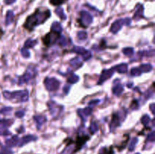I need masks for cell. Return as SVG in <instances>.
Listing matches in <instances>:
<instances>
[{"instance_id": "8992f818", "label": "cell", "mask_w": 155, "mask_h": 154, "mask_svg": "<svg viewBox=\"0 0 155 154\" xmlns=\"http://www.w3.org/2000/svg\"><path fill=\"white\" fill-rule=\"evenodd\" d=\"M48 109L50 110V113L53 116L54 118H57L59 116L60 114L62 113L64 110V107L59 105V104H56L54 101H50L48 103Z\"/></svg>"}, {"instance_id": "7402d4cb", "label": "cell", "mask_w": 155, "mask_h": 154, "mask_svg": "<svg viewBox=\"0 0 155 154\" xmlns=\"http://www.w3.org/2000/svg\"><path fill=\"white\" fill-rule=\"evenodd\" d=\"M52 32H55V33H61V31H62V26H61V24L60 23H58V22L55 21L53 23H52Z\"/></svg>"}, {"instance_id": "7a4b0ae2", "label": "cell", "mask_w": 155, "mask_h": 154, "mask_svg": "<svg viewBox=\"0 0 155 154\" xmlns=\"http://www.w3.org/2000/svg\"><path fill=\"white\" fill-rule=\"evenodd\" d=\"M3 96L6 99L16 100L17 102H26L29 99V92L27 90L16 91H3Z\"/></svg>"}, {"instance_id": "d6986e66", "label": "cell", "mask_w": 155, "mask_h": 154, "mask_svg": "<svg viewBox=\"0 0 155 154\" xmlns=\"http://www.w3.org/2000/svg\"><path fill=\"white\" fill-rule=\"evenodd\" d=\"M113 94L116 96H120L122 92H123V86L120 83H117V85H115L112 89Z\"/></svg>"}, {"instance_id": "d6a6232c", "label": "cell", "mask_w": 155, "mask_h": 154, "mask_svg": "<svg viewBox=\"0 0 155 154\" xmlns=\"http://www.w3.org/2000/svg\"><path fill=\"white\" fill-rule=\"evenodd\" d=\"M77 38L80 40H85L87 38V33L86 31H79L77 33Z\"/></svg>"}, {"instance_id": "2e32d148", "label": "cell", "mask_w": 155, "mask_h": 154, "mask_svg": "<svg viewBox=\"0 0 155 154\" xmlns=\"http://www.w3.org/2000/svg\"><path fill=\"white\" fill-rule=\"evenodd\" d=\"M88 139H89V138L88 136H81V137H78V138L77 139V142H76V148H75L74 152L79 150L80 149H81L83 145H84L85 143L88 141Z\"/></svg>"}, {"instance_id": "ac0fdd59", "label": "cell", "mask_w": 155, "mask_h": 154, "mask_svg": "<svg viewBox=\"0 0 155 154\" xmlns=\"http://www.w3.org/2000/svg\"><path fill=\"white\" fill-rule=\"evenodd\" d=\"M71 67H73L74 69H77L80 68L82 66V60L80 58H74L70 61Z\"/></svg>"}, {"instance_id": "5bb4252c", "label": "cell", "mask_w": 155, "mask_h": 154, "mask_svg": "<svg viewBox=\"0 0 155 154\" xmlns=\"http://www.w3.org/2000/svg\"><path fill=\"white\" fill-rule=\"evenodd\" d=\"M144 17V7L142 5L138 4L136 6V12H135L134 16H133V19L136 21H138L141 18Z\"/></svg>"}, {"instance_id": "c3c4849f", "label": "cell", "mask_w": 155, "mask_h": 154, "mask_svg": "<svg viewBox=\"0 0 155 154\" xmlns=\"http://www.w3.org/2000/svg\"><path fill=\"white\" fill-rule=\"evenodd\" d=\"M150 109H151L152 114H153V115H154L155 114V104H151V105H150Z\"/></svg>"}, {"instance_id": "cb8c5ba5", "label": "cell", "mask_w": 155, "mask_h": 154, "mask_svg": "<svg viewBox=\"0 0 155 154\" xmlns=\"http://www.w3.org/2000/svg\"><path fill=\"white\" fill-rule=\"evenodd\" d=\"M139 69H141V71L144 72V73H148V72L151 71L153 69L152 65L150 64H141L139 67Z\"/></svg>"}, {"instance_id": "f1b7e54d", "label": "cell", "mask_w": 155, "mask_h": 154, "mask_svg": "<svg viewBox=\"0 0 155 154\" xmlns=\"http://www.w3.org/2000/svg\"><path fill=\"white\" fill-rule=\"evenodd\" d=\"M138 143V138H133L131 140V142L129 145V151H133L136 148V146Z\"/></svg>"}, {"instance_id": "4fadbf2b", "label": "cell", "mask_w": 155, "mask_h": 154, "mask_svg": "<svg viewBox=\"0 0 155 154\" xmlns=\"http://www.w3.org/2000/svg\"><path fill=\"white\" fill-rule=\"evenodd\" d=\"M37 140V137L33 135H26L24 137H23L21 139V141H19V144H18V146H23L25 144H27L28 143L31 142V141H34Z\"/></svg>"}, {"instance_id": "681fc988", "label": "cell", "mask_w": 155, "mask_h": 154, "mask_svg": "<svg viewBox=\"0 0 155 154\" xmlns=\"http://www.w3.org/2000/svg\"><path fill=\"white\" fill-rule=\"evenodd\" d=\"M15 1L16 0H5V2L7 5H12L14 2H15Z\"/></svg>"}, {"instance_id": "ffe728a7", "label": "cell", "mask_w": 155, "mask_h": 154, "mask_svg": "<svg viewBox=\"0 0 155 154\" xmlns=\"http://www.w3.org/2000/svg\"><path fill=\"white\" fill-rule=\"evenodd\" d=\"M114 69L120 73H127L128 70V65L127 64H120L119 65L115 66Z\"/></svg>"}, {"instance_id": "ba28073f", "label": "cell", "mask_w": 155, "mask_h": 154, "mask_svg": "<svg viewBox=\"0 0 155 154\" xmlns=\"http://www.w3.org/2000/svg\"><path fill=\"white\" fill-rule=\"evenodd\" d=\"M73 52H74L75 53H77V54L82 55V58H83V60H88L92 58L91 52H89L88 50H86V48H84L83 47L75 46L74 48H73Z\"/></svg>"}, {"instance_id": "4316f807", "label": "cell", "mask_w": 155, "mask_h": 154, "mask_svg": "<svg viewBox=\"0 0 155 154\" xmlns=\"http://www.w3.org/2000/svg\"><path fill=\"white\" fill-rule=\"evenodd\" d=\"M37 44V40H34V39H32V38H29V39H27V40L25 42L24 48H33V47H34Z\"/></svg>"}, {"instance_id": "ee69618b", "label": "cell", "mask_w": 155, "mask_h": 154, "mask_svg": "<svg viewBox=\"0 0 155 154\" xmlns=\"http://www.w3.org/2000/svg\"><path fill=\"white\" fill-rule=\"evenodd\" d=\"M24 110H18L15 113V116L17 118H22L24 116Z\"/></svg>"}, {"instance_id": "83f0119b", "label": "cell", "mask_w": 155, "mask_h": 154, "mask_svg": "<svg viewBox=\"0 0 155 154\" xmlns=\"http://www.w3.org/2000/svg\"><path fill=\"white\" fill-rule=\"evenodd\" d=\"M142 72L141 71V69H139V67H134L131 69L130 71V75L132 76H140L142 75Z\"/></svg>"}, {"instance_id": "d590c367", "label": "cell", "mask_w": 155, "mask_h": 154, "mask_svg": "<svg viewBox=\"0 0 155 154\" xmlns=\"http://www.w3.org/2000/svg\"><path fill=\"white\" fill-rule=\"evenodd\" d=\"M14 152L10 148H8V147H2L0 150V154H13Z\"/></svg>"}, {"instance_id": "e575fe53", "label": "cell", "mask_w": 155, "mask_h": 154, "mask_svg": "<svg viewBox=\"0 0 155 154\" xmlns=\"http://www.w3.org/2000/svg\"><path fill=\"white\" fill-rule=\"evenodd\" d=\"M141 121H142V123L146 126L147 124L149 123L150 121H151V118H150L149 116L146 114V115H144L143 116H142Z\"/></svg>"}, {"instance_id": "4dcf8cb0", "label": "cell", "mask_w": 155, "mask_h": 154, "mask_svg": "<svg viewBox=\"0 0 155 154\" xmlns=\"http://www.w3.org/2000/svg\"><path fill=\"white\" fill-rule=\"evenodd\" d=\"M98 125H97V123L95 122H92L89 126V131H91V133H92V134H95V133H96L98 131Z\"/></svg>"}, {"instance_id": "44dd1931", "label": "cell", "mask_w": 155, "mask_h": 154, "mask_svg": "<svg viewBox=\"0 0 155 154\" xmlns=\"http://www.w3.org/2000/svg\"><path fill=\"white\" fill-rule=\"evenodd\" d=\"M14 12L12 11H8L7 14H6V25L8 26L9 24L12 23L14 20Z\"/></svg>"}, {"instance_id": "f35d334b", "label": "cell", "mask_w": 155, "mask_h": 154, "mask_svg": "<svg viewBox=\"0 0 155 154\" xmlns=\"http://www.w3.org/2000/svg\"><path fill=\"white\" fill-rule=\"evenodd\" d=\"M11 135V132L6 128H0V135L2 136H7Z\"/></svg>"}, {"instance_id": "e0dca14e", "label": "cell", "mask_w": 155, "mask_h": 154, "mask_svg": "<svg viewBox=\"0 0 155 154\" xmlns=\"http://www.w3.org/2000/svg\"><path fill=\"white\" fill-rule=\"evenodd\" d=\"M33 120L37 124V129H39L40 126L46 122V118L42 115H37L33 116Z\"/></svg>"}, {"instance_id": "7dc6e473", "label": "cell", "mask_w": 155, "mask_h": 154, "mask_svg": "<svg viewBox=\"0 0 155 154\" xmlns=\"http://www.w3.org/2000/svg\"><path fill=\"white\" fill-rule=\"evenodd\" d=\"M125 21V25L126 26H129L131 24V22H132V20L129 17H127V18H125L124 19Z\"/></svg>"}, {"instance_id": "3957f363", "label": "cell", "mask_w": 155, "mask_h": 154, "mask_svg": "<svg viewBox=\"0 0 155 154\" xmlns=\"http://www.w3.org/2000/svg\"><path fill=\"white\" fill-rule=\"evenodd\" d=\"M37 69L36 67L33 65L29 66L28 68H27V71L25 72L24 74L22 76H21L19 78V80H18V85H23L24 83H28L29 82L32 80L33 78H35V76H37Z\"/></svg>"}, {"instance_id": "9a60e30c", "label": "cell", "mask_w": 155, "mask_h": 154, "mask_svg": "<svg viewBox=\"0 0 155 154\" xmlns=\"http://www.w3.org/2000/svg\"><path fill=\"white\" fill-rule=\"evenodd\" d=\"M19 138L17 135H14L12 136V138L9 139H7L6 141V144L7 145V146L8 147H14V146H16L17 145H18L19 144Z\"/></svg>"}, {"instance_id": "b9f144b4", "label": "cell", "mask_w": 155, "mask_h": 154, "mask_svg": "<svg viewBox=\"0 0 155 154\" xmlns=\"http://www.w3.org/2000/svg\"><path fill=\"white\" fill-rule=\"evenodd\" d=\"M99 102H100V100H98V99L91 100V101L89 103V107H93V106H95V105H97L98 104H99Z\"/></svg>"}, {"instance_id": "ab89813d", "label": "cell", "mask_w": 155, "mask_h": 154, "mask_svg": "<svg viewBox=\"0 0 155 154\" xmlns=\"http://www.w3.org/2000/svg\"><path fill=\"white\" fill-rule=\"evenodd\" d=\"M155 140V132L154 131H151V133H149V135H147V141H149V142H154Z\"/></svg>"}, {"instance_id": "8d00e7d4", "label": "cell", "mask_w": 155, "mask_h": 154, "mask_svg": "<svg viewBox=\"0 0 155 154\" xmlns=\"http://www.w3.org/2000/svg\"><path fill=\"white\" fill-rule=\"evenodd\" d=\"M21 54L23 56L24 58H30V52L28 51V49L26 48H23L21 49Z\"/></svg>"}, {"instance_id": "60d3db41", "label": "cell", "mask_w": 155, "mask_h": 154, "mask_svg": "<svg viewBox=\"0 0 155 154\" xmlns=\"http://www.w3.org/2000/svg\"><path fill=\"white\" fill-rule=\"evenodd\" d=\"M65 0H50V2L54 6H58V5H61L62 3L64 2Z\"/></svg>"}, {"instance_id": "f546056e", "label": "cell", "mask_w": 155, "mask_h": 154, "mask_svg": "<svg viewBox=\"0 0 155 154\" xmlns=\"http://www.w3.org/2000/svg\"><path fill=\"white\" fill-rule=\"evenodd\" d=\"M122 53L125 54V55L128 56V57H130V56L133 55L134 54V49L131 47H128V48H125L122 49Z\"/></svg>"}, {"instance_id": "74e56055", "label": "cell", "mask_w": 155, "mask_h": 154, "mask_svg": "<svg viewBox=\"0 0 155 154\" xmlns=\"http://www.w3.org/2000/svg\"><path fill=\"white\" fill-rule=\"evenodd\" d=\"M59 45L61 46H66L68 44V41L66 39L64 36H61L59 38Z\"/></svg>"}, {"instance_id": "30bf717a", "label": "cell", "mask_w": 155, "mask_h": 154, "mask_svg": "<svg viewBox=\"0 0 155 154\" xmlns=\"http://www.w3.org/2000/svg\"><path fill=\"white\" fill-rule=\"evenodd\" d=\"M120 116L119 113H114L112 117V120H111V123H110V130L111 131H114L118 126L120 125L121 121Z\"/></svg>"}, {"instance_id": "277c9868", "label": "cell", "mask_w": 155, "mask_h": 154, "mask_svg": "<svg viewBox=\"0 0 155 154\" xmlns=\"http://www.w3.org/2000/svg\"><path fill=\"white\" fill-rule=\"evenodd\" d=\"M60 38V33H55V32H51L48 33V34H46L44 36V38H42L43 43L46 45V46H51L52 45L55 44L57 41L59 40Z\"/></svg>"}, {"instance_id": "8fae6325", "label": "cell", "mask_w": 155, "mask_h": 154, "mask_svg": "<svg viewBox=\"0 0 155 154\" xmlns=\"http://www.w3.org/2000/svg\"><path fill=\"white\" fill-rule=\"evenodd\" d=\"M123 25H125L124 19L117 20L116 21H114L112 23L110 31H111L112 33H113V34H117L119 31L120 30V29L122 28V27Z\"/></svg>"}, {"instance_id": "d4e9b609", "label": "cell", "mask_w": 155, "mask_h": 154, "mask_svg": "<svg viewBox=\"0 0 155 154\" xmlns=\"http://www.w3.org/2000/svg\"><path fill=\"white\" fill-rule=\"evenodd\" d=\"M55 14L60 17V18H61V20H64H64L67 19V16H66V14H64L63 8H61V7H58V8H56Z\"/></svg>"}, {"instance_id": "603a6c76", "label": "cell", "mask_w": 155, "mask_h": 154, "mask_svg": "<svg viewBox=\"0 0 155 154\" xmlns=\"http://www.w3.org/2000/svg\"><path fill=\"white\" fill-rule=\"evenodd\" d=\"M79 76L74 74L73 73H71L70 76L67 77V82L70 84H74L79 81Z\"/></svg>"}, {"instance_id": "f6af8a7d", "label": "cell", "mask_w": 155, "mask_h": 154, "mask_svg": "<svg viewBox=\"0 0 155 154\" xmlns=\"http://www.w3.org/2000/svg\"><path fill=\"white\" fill-rule=\"evenodd\" d=\"M153 91H151L149 89V90H147V91L145 92V98L146 99H148L150 98H151L152 97V95H153Z\"/></svg>"}, {"instance_id": "bcb514c9", "label": "cell", "mask_w": 155, "mask_h": 154, "mask_svg": "<svg viewBox=\"0 0 155 154\" xmlns=\"http://www.w3.org/2000/svg\"><path fill=\"white\" fill-rule=\"evenodd\" d=\"M70 89H71V86H70V85H66L64 87L63 91H64V94H68V93H69Z\"/></svg>"}, {"instance_id": "9c48e42d", "label": "cell", "mask_w": 155, "mask_h": 154, "mask_svg": "<svg viewBox=\"0 0 155 154\" xmlns=\"http://www.w3.org/2000/svg\"><path fill=\"white\" fill-rule=\"evenodd\" d=\"M114 72V68H111V69H104L103 71H102V74H101V76H100L99 80H98V85H102L106 80L109 79L113 75Z\"/></svg>"}, {"instance_id": "f907efd6", "label": "cell", "mask_w": 155, "mask_h": 154, "mask_svg": "<svg viewBox=\"0 0 155 154\" xmlns=\"http://www.w3.org/2000/svg\"><path fill=\"white\" fill-rule=\"evenodd\" d=\"M136 154H140V153H136Z\"/></svg>"}, {"instance_id": "7bdbcfd3", "label": "cell", "mask_w": 155, "mask_h": 154, "mask_svg": "<svg viewBox=\"0 0 155 154\" xmlns=\"http://www.w3.org/2000/svg\"><path fill=\"white\" fill-rule=\"evenodd\" d=\"M131 108H132V110H137V109H138V100H134L132 101V104H131Z\"/></svg>"}, {"instance_id": "6da1fadb", "label": "cell", "mask_w": 155, "mask_h": 154, "mask_svg": "<svg viewBox=\"0 0 155 154\" xmlns=\"http://www.w3.org/2000/svg\"><path fill=\"white\" fill-rule=\"evenodd\" d=\"M50 16L51 12L49 10H46L44 12H42L39 9L37 10L35 13L27 17L24 27L29 31H32L33 28L44 23L46 20L49 18Z\"/></svg>"}, {"instance_id": "1f68e13d", "label": "cell", "mask_w": 155, "mask_h": 154, "mask_svg": "<svg viewBox=\"0 0 155 154\" xmlns=\"http://www.w3.org/2000/svg\"><path fill=\"white\" fill-rule=\"evenodd\" d=\"M139 55L147 56V57H154V49H151V51L139 52Z\"/></svg>"}, {"instance_id": "484cf974", "label": "cell", "mask_w": 155, "mask_h": 154, "mask_svg": "<svg viewBox=\"0 0 155 154\" xmlns=\"http://www.w3.org/2000/svg\"><path fill=\"white\" fill-rule=\"evenodd\" d=\"M14 123V120H0V128H6L11 126Z\"/></svg>"}, {"instance_id": "52a82bcc", "label": "cell", "mask_w": 155, "mask_h": 154, "mask_svg": "<svg viewBox=\"0 0 155 154\" xmlns=\"http://www.w3.org/2000/svg\"><path fill=\"white\" fill-rule=\"evenodd\" d=\"M93 18H92V15L86 11H82L80 12V21L81 22L83 27H87V26L90 25L92 23Z\"/></svg>"}, {"instance_id": "836d02e7", "label": "cell", "mask_w": 155, "mask_h": 154, "mask_svg": "<svg viewBox=\"0 0 155 154\" xmlns=\"http://www.w3.org/2000/svg\"><path fill=\"white\" fill-rule=\"evenodd\" d=\"M12 110H13V108L11 107H6L2 108L0 110V113L8 115V114H10V113L12 111Z\"/></svg>"}, {"instance_id": "5b68a950", "label": "cell", "mask_w": 155, "mask_h": 154, "mask_svg": "<svg viewBox=\"0 0 155 154\" xmlns=\"http://www.w3.org/2000/svg\"><path fill=\"white\" fill-rule=\"evenodd\" d=\"M44 84L46 89L48 91H55L60 86V82L57 79L54 78V77H52V78H50V77L46 78L44 80Z\"/></svg>"}, {"instance_id": "7c38bea8", "label": "cell", "mask_w": 155, "mask_h": 154, "mask_svg": "<svg viewBox=\"0 0 155 154\" xmlns=\"http://www.w3.org/2000/svg\"><path fill=\"white\" fill-rule=\"evenodd\" d=\"M92 113V107H86L84 109H78L77 110V113L80 116L82 119V120L83 121H86V119Z\"/></svg>"}]
</instances>
